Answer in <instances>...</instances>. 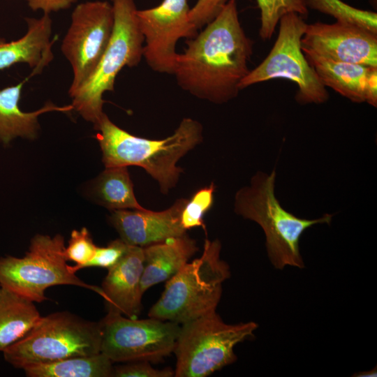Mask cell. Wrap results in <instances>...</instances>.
<instances>
[{
  "mask_svg": "<svg viewBox=\"0 0 377 377\" xmlns=\"http://www.w3.org/2000/svg\"><path fill=\"white\" fill-rule=\"evenodd\" d=\"M276 172H258L249 186L235 194L234 210L244 219L257 223L266 237L268 258L276 269L304 267L299 241L305 230L318 223L330 224L333 215L316 219L299 218L284 209L274 194Z\"/></svg>",
  "mask_w": 377,
  "mask_h": 377,
  "instance_id": "cell-3",
  "label": "cell"
},
{
  "mask_svg": "<svg viewBox=\"0 0 377 377\" xmlns=\"http://www.w3.org/2000/svg\"><path fill=\"white\" fill-rule=\"evenodd\" d=\"M100 323L59 311L39 318L21 339L2 353L16 369L101 353Z\"/></svg>",
  "mask_w": 377,
  "mask_h": 377,
  "instance_id": "cell-5",
  "label": "cell"
},
{
  "mask_svg": "<svg viewBox=\"0 0 377 377\" xmlns=\"http://www.w3.org/2000/svg\"><path fill=\"white\" fill-rule=\"evenodd\" d=\"M113 362L103 353L75 356L31 364L22 369L28 377H110Z\"/></svg>",
  "mask_w": 377,
  "mask_h": 377,
  "instance_id": "cell-21",
  "label": "cell"
},
{
  "mask_svg": "<svg viewBox=\"0 0 377 377\" xmlns=\"http://www.w3.org/2000/svg\"><path fill=\"white\" fill-rule=\"evenodd\" d=\"M114 27L108 46L95 70L71 97L72 105L86 121L95 124L103 114V94L113 91L118 73L136 66L143 57L144 38L139 29L134 0H111Z\"/></svg>",
  "mask_w": 377,
  "mask_h": 377,
  "instance_id": "cell-6",
  "label": "cell"
},
{
  "mask_svg": "<svg viewBox=\"0 0 377 377\" xmlns=\"http://www.w3.org/2000/svg\"><path fill=\"white\" fill-rule=\"evenodd\" d=\"M301 46L327 59L377 67V34L352 24H306Z\"/></svg>",
  "mask_w": 377,
  "mask_h": 377,
  "instance_id": "cell-13",
  "label": "cell"
},
{
  "mask_svg": "<svg viewBox=\"0 0 377 377\" xmlns=\"http://www.w3.org/2000/svg\"><path fill=\"white\" fill-rule=\"evenodd\" d=\"M228 0H197L190 8L189 19L198 30L207 24L219 13Z\"/></svg>",
  "mask_w": 377,
  "mask_h": 377,
  "instance_id": "cell-29",
  "label": "cell"
},
{
  "mask_svg": "<svg viewBox=\"0 0 377 377\" xmlns=\"http://www.w3.org/2000/svg\"><path fill=\"white\" fill-rule=\"evenodd\" d=\"M64 249L61 235H36L24 256L0 258V286L39 303L47 299V288L61 285L87 288L103 297L101 287L84 282L71 271Z\"/></svg>",
  "mask_w": 377,
  "mask_h": 377,
  "instance_id": "cell-8",
  "label": "cell"
},
{
  "mask_svg": "<svg viewBox=\"0 0 377 377\" xmlns=\"http://www.w3.org/2000/svg\"><path fill=\"white\" fill-rule=\"evenodd\" d=\"M26 34L15 40L0 37V71L24 63L36 75L53 59L51 41L52 21L49 14L39 18L27 17Z\"/></svg>",
  "mask_w": 377,
  "mask_h": 377,
  "instance_id": "cell-17",
  "label": "cell"
},
{
  "mask_svg": "<svg viewBox=\"0 0 377 377\" xmlns=\"http://www.w3.org/2000/svg\"><path fill=\"white\" fill-rule=\"evenodd\" d=\"M29 7L34 10L43 11V14L57 12L70 8L77 0H25Z\"/></svg>",
  "mask_w": 377,
  "mask_h": 377,
  "instance_id": "cell-30",
  "label": "cell"
},
{
  "mask_svg": "<svg viewBox=\"0 0 377 377\" xmlns=\"http://www.w3.org/2000/svg\"><path fill=\"white\" fill-rule=\"evenodd\" d=\"M128 247L129 244L121 239L113 240L105 247L97 246L94 256L84 268L98 267L108 269L121 259Z\"/></svg>",
  "mask_w": 377,
  "mask_h": 377,
  "instance_id": "cell-27",
  "label": "cell"
},
{
  "mask_svg": "<svg viewBox=\"0 0 377 377\" xmlns=\"http://www.w3.org/2000/svg\"><path fill=\"white\" fill-rule=\"evenodd\" d=\"M113 367L112 376L114 377H172L175 370L170 368L158 369L148 361H133Z\"/></svg>",
  "mask_w": 377,
  "mask_h": 377,
  "instance_id": "cell-28",
  "label": "cell"
},
{
  "mask_svg": "<svg viewBox=\"0 0 377 377\" xmlns=\"http://www.w3.org/2000/svg\"><path fill=\"white\" fill-rule=\"evenodd\" d=\"M214 191L215 186L212 183L197 191L188 200L181 214V223L186 230L197 227L206 230L203 216L213 205Z\"/></svg>",
  "mask_w": 377,
  "mask_h": 377,
  "instance_id": "cell-25",
  "label": "cell"
},
{
  "mask_svg": "<svg viewBox=\"0 0 377 377\" xmlns=\"http://www.w3.org/2000/svg\"><path fill=\"white\" fill-rule=\"evenodd\" d=\"M260 11L259 34L264 40L270 39L282 16L290 13L306 16L309 10L304 0H256Z\"/></svg>",
  "mask_w": 377,
  "mask_h": 377,
  "instance_id": "cell-24",
  "label": "cell"
},
{
  "mask_svg": "<svg viewBox=\"0 0 377 377\" xmlns=\"http://www.w3.org/2000/svg\"><path fill=\"white\" fill-rule=\"evenodd\" d=\"M356 375H353V376H358V377H370V376H376L377 371L376 368L367 371H362L359 372L357 374H355Z\"/></svg>",
  "mask_w": 377,
  "mask_h": 377,
  "instance_id": "cell-31",
  "label": "cell"
},
{
  "mask_svg": "<svg viewBox=\"0 0 377 377\" xmlns=\"http://www.w3.org/2000/svg\"><path fill=\"white\" fill-rule=\"evenodd\" d=\"M279 23V34L271 51L241 81L240 90L272 79L284 78L298 87L295 98L300 103H325L329 94L302 50L301 40L307 24L295 13L284 15Z\"/></svg>",
  "mask_w": 377,
  "mask_h": 377,
  "instance_id": "cell-9",
  "label": "cell"
},
{
  "mask_svg": "<svg viewBox=\"0 0 377 377\" xmlns=\"http://www.w3.org/2000/svg\"><path fill=\"white\" fill-rule=\"evenodd\" d=\"M101 353L114 362H158L173 353L180 325L150 318L139 320L108 311L99 322Z\"/></svg>",
  "mask_w": 377,
  "mask_h": 377,
  "instance_id": "cell-10",
  "label": "cell"
},
{
  "mask_svg": "<svg viewBox=\"0 0 377 377\" xmlns=\"http://www.w3.org/2000/svg\"><path fill=\"white\" fill-rule=\"evenodd\" d=\"M306 8L334 17L337 21L352 24L377 34V14L358 9L341 0H304Z\"/></svg>",
  "mask_w": 377,
  "mask_h": 377,
  "instance_id": "cell-23",
  "label": "cell"
},
{
  "mask_svg": "<svg viewBox=\"0 0 377 377\" xmlns=\"http://www.w3.org/2000/svg\"><path fill=\"white\" fill-rule=\"evenodd\" d=\"M188 200L180 198L167 209L113 210L110 221L121 239L132 246L145 247L168 238L186 234L181 214Z\"/></svg>",
  "mask_w": 377,
  "mask_h": 377,
  "instance_id": "cell-14",
  "label": "cell"
},
{
  "mask_svg": "<svg viewBox=\"0 0 377 377\" xmlns=\"http://www.w3.org/2000/svg\"><path fill=\"white\" fill-rule=\"evenodd\" d=\"M40 318L33 301L0 286V352L24 337Z\"/></svg>",
  "mask_w": 377,
  "mask_h": 377,
  "instance_id": "cell-20",
  "label": "cell"
},
{
  "mask_svg": "<svg viewBox=\"0 0 377 377\" xmlns=\"http://www.w3.org/2000/svg\"><path fill=\"white\" fill-rule=\"evenodd\" d=\"M173 75L183 90L216 104L236 98L250 70L253 43L239 22L236 0H228L213 20L186 42Z\"/></svg>",
  "mask_w": 377,
  "mask_h": 377,
  "instance_id": "cell-1",
  "label": "cell"
},
{
  "mask_svg": "<svg viewBox=\"0 0 377 377\" xmlns=\"http://www.w3.org/2000/svg\"><path fill=\"white\" fill-rule=\"evenodd\" d=\"M97 246L94 243L91 235L86 228L81 230H73L68 246L64 249V256L66 260L75 263V265L69 266L71 271L76 273L83 269L84 266L90 261L96 253Z\"/></svg>",
  "mask_w": 377,
  "mask_h": 377,
  "instance_id": "cell-26",
  "label": "cell"
},
{
  "mask_svg": "<svg viewBox=\"0 0 377 377\" xmlns=\"http://www.w3.org/2000/svg\"><path fill=\"white\" fill-rule=\"evenodd\" d=\"M94 191L98 201L112 211L145 209L135 198L127 167L105 168L97 178Z\"/></svg>",
  "mask_w": 377,
  "mask_h": 377,
  "instance_id": "cell-22",
  "label": "cell"
},
{
  "mask_svg": "<svg viewBox=\"0 0 377 377\" xmlns=\"http://www.w3.org/2000/svg\"><path fill=\"white\" fill-rule=\"evenodd\" d=\"M144 269L140 282L142 293L168 281L196 253L195 241L186 234L168 238L145 247Z\"/></svg>",
  "mask_w": 377,
  "mask_h": 377,
  "instance_id": "cell-18",
  "label": "cell"
},
{
  "mask_svg": "<svg viewBox=\"0 0 377 377\" xmlns=\"http://www.w3.org/2000/svg\"><path fill=\"white\" fill-rule=\"evenodd\" d=\"M221 249L219 239H206L200 257L167 281L148 316L181 325L216 311L223 283L230 276L228 265L220 258Z\"/></svg>",
  "mask_w": 377,
  "mask_h": 377,
  "instance_id": "cell-4",
  "label": "cell"
},
{
  "mask_svg": "<svg viewBox=\"0 0 377 377\" xmlns=\"http://www.w3.org/2000/svg\"><path fill=\"white\" fill-rule=\"evenodd\" d=\"M32 75L31 73L17 84L0 90V141L3 145H8L17 137L34 139L39 128L38 119L40 114L52 111L66 112L73 110L72 105L60 107L47 103L36 111L23 112L19 106L22 90L24 84Z\"/></svg>",
  "mask_w": 377,
  "mask_h": 377,
  "instance_id": "cell-19",
  "label": "cell"
},
{
  "mask_svg": "<svg viewBox=\"0 0 377 377\" xmlns=\"http://www.w3.org/2000/svg\"><path fill=\"white\" fill-rule=\"evenodd\" d=\"M144 260L143 248L129 245L121 259L108 269L101 287L108 311L137 318L142 308Z\"/></svg>",
  "mask_w": 377,
  "mask_h": 377,
  "instance_id": "cell-15",
  "label": "cell"
},
{
  "mask_svg": "<svg viewBox=\"0 0 377 377\" xmlns=\"http://www.w3.org/2000/svg\"><path fill=\"white\" fill-rule=\"evenodd\" d=\"M254 322L227 324L214 311L180 325L175 377H206L236 361L235 346L253 336Z\"/></svg>",
  "mask_w": 377,
  "mask_h": 377,
  "instance_id": "cell-7",
  "label": "cell"
},
{
  "mask_svg": "<svg viewBox=\"0 0 377 377\" xmlns=\"http://www.w3.org/2000/svg\"><path fill=\"white\" fill-rule=\"evenodd\" d=\"M94 128L105 168L141 167L156 180L163 194L176 186L183 172L177 165L179 160L203 138L202 124L188 117L182 120L172 135L162 140L132 135L114 124L105 113Z\"/></svg>",
  "mask_w": 377,
  "mask_h": 377,
  "instance_id": "cell-2",
  "label": "cell"
},
{
  "mask_svg": "<svg viewBox=\"0 0 377 377\" xmlns=\"http://www.w3.org/2000/svg\"><path fill=\"white\" fill-rule=\"evenodd\" d=\"M189 11L187 0H163L154 8L137 10L138 24L145 43L143 57L154 71L173 75L178 40L197 36Z\"/></svg>",
  "mask_w": 377,
  "mask_h": 377,
  "instance_id": "cell-12",
  "label": "cell"
},
{
  "mask_svg": "<svg viewBox=\"0 0 377 377\" xmlns=\"http://www.w3.org/2000/svg\"><path fill=\"white\" fill-rule=\"evenodd\" d=\"M323 84L355 103L377 105V67L335 61L303 52Z\"/></svg>",
  "mask_w": 377,
  "mask_h": 377,
  "instance_id": "cell-16",
  "label": "cell"
},
{
  "mask_svg": "<svg viewBox=\"0 0 377 377\" xmlns=\"http://www.w3.org/2000/svg\"><path fill=\"white\" fill-rule=\"evenodd\" d=\"M114 12L107 1H89L77 4L61 50L71 66V97L88 80L103 56L112 36Z\"/></svg>",
  "mask_w": 377,
  "mask_h": 377,
  "instance_id": "cell-11",
  "label": "cell"
}]
</instances>
